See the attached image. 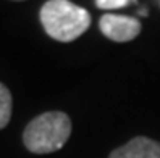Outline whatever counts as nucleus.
I'll list each match as a JSON object with an SVG mask.
<instances>
[{"instance_id": "obj_2", "label": "nucleus", "mask_w": 160, "mask_h": 158, "mask_svg": "<svg viewBox=\"0 0 160 158\" xmlns=\"http://www.w3.org/2000/svg\"><path fill=\"white\" fill-rule=\"evenodd\" d=\"M71 134V119L63 111H47L26 126L23 142L32 153H52L67 144Z\"/></svg>"}, {"instance_id": "obj_1", "label": "nucleus", "mask_w": 160, "mask_h": 158, "mask_svg": "<svg viewBox=\"0 0 160 158\" xmlns=\"http://www.w3.org/2000/svg\"><path fill=\"white\" fill-rule=\"evenodd\" d=\"M39 16L45 32L58 42H73L91 24L89 12L70 0H49L41 8Z\"/></svg>"}, {"instance_id": "obj_6", "label": "nucleus", "mask_w": 160, "mask_h": 158, "mask_svg": "<svg viewBox=\"0 0 160 158\" xmlns=\"http://www.w3.org/2000/svg\"><path fill=\"white\" fill-rule=\"evenodd\" d=\"M131 0H96V5L100 10H117L126 7Z\"/></svg>"}, {"instance_id": "obj_4", "label": "nucleus", "mask_w": 160, "mask_h": 158, "mask_svg": "<svg viewBox=\"0 0 160 158\" xmlns=\"http://www.w3.org/2000/svg\"><path fill=\"white\" fill-rule=\"evenodd\" d=\"M108 158H160V142L139 136L115 148Z\"/></svg>"}, {"instance_id": "obj_7", "label": "nucleus", "mask_w": 160, "mask_h": 158, "mask_svg": "<svg viewBox=\"0 0 160 158\" xmlns=\"http://www.w3.org/2000/svg\"><path fill=\"white\" fill-rule=\"evenodd\" d=\"M16 2H20V0H16Z\"/></svg>"}, {"instance_id": "obj_5", "label": "nucleus", "mask_w": 160, "mask_h": 158, "mask_svg": "<svg viewBox=\"0 0 160 158\" xmlns=\"http://www.w3.org/2000/svg\"><path fill=\"white\" fill-rule=\"evenodd\" d=\"M12 108H13V100L12 94L2 82H0V129H3L12 118Z\"/></svg>"}, {"instance_id": "obj_3", "label": "nucleus", "mask_w": 160, "mask_h": 158, "mask_svg": "<svg viewBox=\"0 0 160 158\" xmlns=\"http://www.w3.org/2000/svg\"><path fill=\"white\" fill-rule=\"evenodd\" d=\"M99 26L102 34L113 42H129L138 37L142 29L139 20L121 15H103L99 21Z\"/></svg>"}]
</instances>
